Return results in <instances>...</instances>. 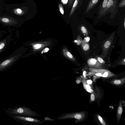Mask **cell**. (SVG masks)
Masks as SVG:
<instances>
[{"instance_id":"1","label":"cell","mask_w":125,"mask_h":125,"mask_svg":"<svg viewBox=\"0 0 125 125\" xmlns=\"http://www.w3.org/2000/svg\"><path fill=\"white\" fill-rule=\"evenodd\" d=\"M4 110L9 116L11 115L31 117L41 116L31 108L24 106H14L7 109H4Z\"/></svg>"},{"instance_id":"2","label":"cell","mask_w":125,"mask_h":125,"mask_svg":"<svg viewBox=\"0 0 125 125\" xmlns=\"http://www.w3.org/2000/svg\"><path fill=\"white\" fill-rule=\"evenodd\" d=\"M16 50L5 59L0 62V72L10 68L19 59L21 56Z\"/></svg>"},{"instance_id":"3","label":"cell","mask_w":125,"mask_h":125,"mask_svg":"<svg viewBox=\"0 0 125 125\" xmlns=\"http://www.w3.org/2000/svg\"><path fill=\"white\" fill-rule=\"evenodd\" d=\"M9 116L15 121L24 125H39L44 122V120L42 121L31 116L15 115Z\"/></svg>"},{"instance_id":"4","label":"cell","mask_w":125,"mask_h":125,"mask_svg":"<svg viewBox=\"0 0 125 125\" xmlns=\"http://www.w3.org/2000/svg\"><path fill=\"white\" fill-rule=\"evenodd\" d=\"M118 0H108L106 7L102 14L101 17L110 13V17L113 18L118 12Z\"/></svg>"},{"instance_id":"5","label":"cell","mask_w":125,"mask_h":125,"mask_svg":"<svg viewBox=\"0 0 125 125\" xmlns=\"http://www.w3.org/2000/svg\"><path fill=\"white\" fill-rule=\"evenodd\" d=\"M91 72L89 74L93 76L94 81L95 82L96 80L100 77L109 78L116 76L117 75L111 72L110 71L103 69H91Z\"/></svg>"},{"instance_id":"6","label":"cell","mask_w":125,"mask_h":125,"mask_svg":"<svg viewBox=\"0 0 125 125\" xmlns=\"http://www.w3.org/2000/svg\"><path fill=\"white\" fill-rule=\"evenodd\" d=\"M85 114L84 112L66 113L62 114L58 116L57 119L58 120H63L70 118L75 119L79 121L83 120L85 118Z\"/></svg>"},{"instance_id":"7","label":"cell","mask_w":125,"mask_h":125,"mask_svg":"<svg viewBox=\"0 0 125 125\" xmlns=\"http://www.w3.org/2000/svg\"><path fill=\"white\" fill-rule=\"evenodd\" d=\"M0 22L4 24L9 25H14L18 23L16 20L7 16H0Z\"/></svg>"},{"instance_id":"8","label":"cell","mask_w":125,"mask_h":125,"mask_svg":"<svg viewBox=\"0 0 125 125\" xmlns=\"http://www.w3.org/2000/svg\"><path fill=\"white\" fill-rule=\"evenodd\" d=\"M83 0H75L73 5L72 8L69 13V17L70 18L75 11L82 4Z\"/></svg>"},{"instance_id":"9","label":"cell","mask_w":125,"mask_h":125,"mask_svg":"<svg viewBox=\"0 0 125 125\" xmlns=\"http://www.w3.org/2000/svg\"><path fill=\"white\" fill-rule=\"evenodd\" d=\"M100 0H90L87 5L85 13L89 12L98 3Z\"/></svg>"},{"instance_id":"10","label":"cell","mask_w":125,"mask_h":125,"mask_svg":"<svg viewBox=\"0 0 125 125\" xmlns=\"http://www.w3.org/2000/svg\"><path fill=\"white\" fill-rule=\"evenodd\" d=\"M108 0H104L101 3L99 7L98 13V17L101 18V16L105 9Z\"/></svg>"},{"instance_id":"11","label":"cell","mask_w":125,"mask_h":125,"mask_svg":"<svg viewBox=\"0 0 125 125\" xmlns=\"http://www.w3.org/2000/svg\"><path fill=\"white\" fill-rule=\"evenodd\" d=\"M10 39V36H8L0 42V53L8 45Z\"/></svg>"},{"instance_id":"12","label":"cell","mask_w":125,"mask_h":125,"mask_svg":"<svg viewBox=\"0 0 125 125\" xmlns=\"http://www.w3.org/2000/svg\"><path fill=\"white\" fill-rule=\"evenodd\" d=\"M123 112L122 102L120 101L118 107L117 113V119L118 122H119L121 118Z\"/></svg>"},{"instance_id":"13","label":"cell","mask_w":125,"mask_h":125,"mask_svg":"<svg viewBox=\"0 0 125 125\" xmlns=\"http://www.w3.org/2000/svg\"><path fill=\"white\" fill-rule=\"evenodd\" d=\"M125 77L120 79L113 80L110 82L111 84L118 86L123 84L125 83Z\"/></svg>"},{"instance_id":"14","label":"cell","mask_w":125,"mask_h":125,"mask_svg":"<svg viewBox=\"0 0 125 125\" xmlns=\"http://www.w3.org/2000/svg\"><path fill=\"white\" fill-rule=\"evenodd\" d=\"M82 81L84 88L86 90L89 89H92V86L87 83L86 80L85 79H83Z\"/></svg>"},{"instance_id":"15","label":"cell","mask_w":125,"mask_h":125,"mask_svg":"<svg viewBox=\"0 0 125 125\" xmlns=\"http://www.w3.org/2000/svg\"><path fill=\"white\" fill-rule=\"evenodd\" d=\"M97 118L100 123L103 125H106V124L104 120L103 119L102 117L100 115H97Z\"/></svg>"},{"instance_id":"16","label":"cell","mask_w":125,"mask_h":125,"mask_svg":"<svg viewBox=\"0 0 125 125\" xmlns=\"http://www.w3.org/2000/svg\"><path fill=\"white\" fill-rule=\"evenodd\" d=\"M125 6V0H121L117 5L118 7L121 8L124 7Z\"/></svg>"},{"instance_id":"17","label":"cell","mask_w":125,"mask_h":125,"mask_svg":"<svg viewBox=\"0 0 125 125\" xmlns=\"http://www.w3.org/2000/svg\"><path fill=\"white\" fill-rule=\"evenodd\" d=\"M59 8L60 12L63 15H64V10L62 4L60 3L58 5Z\"/></svg>"},{"instance_id":"18","label":"cell","mask_w":125,"mask_h":125,"mask_svg":"<svg viewBox=\"0 0 125 125\" xmlns=\"http://www.w3.org/2000/svg\"><path fill=\"white\" fill-rule=\"evenodd\" d=\"M75 0H68V8H71Z\"/></svg>"},{"instance_id":"19","label":"cell","mask_w":125,"mask_h":125,"mask_svg":"<svg viewBox=\"0 0 125 125\" xmlns=\"http://www.w3.org/2000/svg\"><path fill=\"white\" fill-rule=\"evenodd\" d=\"M111 44L110 42L109 41H106L104 43V46L105 48H108Z\"/></svg>"},{"instance_id":"20","label":"cell","mask_w":125,"mask_h":125,"mask_svg":"<svg viewBox=\"0 0 125 125\" xmlns=\"http://www.w3.org/2000/svg\"><path fill=\"white\" fill-rule=\"evenodd\" d=\"M66 54L67 56H68V57L73 60L74 61H75V60L74 59V58L73 55L70 52L68 51H67L66 53Z\"/></svg>"},{"instance_id":"21","label":"cell","mask_w":125,"mask_h":125,"mask_svg":"<svg viewBox=\"0 0 125 125\" xmlns=\"http://www.w3.org/2000/svg\"><path fill=\"white\" fill-rule=\"evenodd\" d=\"M81 31L83 33H87V30L84 26H82L81 27Z\"/></svg>"},{"instance_id":"22","label":"cell","mask_w":125,"mask_h":125,"mask_svg":"<svg viewBox=\"0 0 125 125\" xmlns=\"http://www.w3.org/2000/svg\"><path fill=\"white\" fill-rule=\"evenodd\" d=\"M83 48L84 50L87 51L89 49V46L88 44H86L83 45Z\"/></svg>"},{"instance_id":"23","label":"cell","mask_w":125,"mask_h":125,"mask_svg":"<svg viewBox=\"0 0 125 125\" xmlns=\"http://www.w3.org/2000/svg\"><path fill=\"white\" fill-rule=\"evenodd\" d=\"M95 99V97L94 93H91L90 95V101L91 102L94 101Z\"/></svg>"},{"instance_id":"24","label":"cell","mask_w":125,"mask_h":125,"mask_svg":"<svg viewBox=\"0 0 125 125\" xmlns=\"http://www.w3.org/2000/svg\"><path fill=\"white\" fill-rule=\"evenodd\" d=\"M55 120V119H52L48 117L45 116L44 117V122L46 121H54Z\"/></svg>"},{"instance_id":"25","label":"cell","mask_w":125,"mask_h":125,"mask_svg":"<svg viewBox=\"0 0 125 125\" xmlns=\"http://www.w3.org/2000/svg\"><path fill=\"white\" fill-rule=\"evenodd\" d=\"M15 11L16 13H18V14H21L22 13V11L19 8L16 9L15 10Z\"/></svg>"},{"instance_id":"26","label":"cell","mask_w":125,"mask_h":125,"mask_svg":"<svg viewBox=\"0 0 125 125\" xmlns=\"http://www.w3.org/2000/svg\"><path fill=\"white\" fill-rule=\"evenodd\" d=\"M96 60L94 59H91L90 60V63L92 65H93L94 64L96 63Z\"/></svg>"},{"instance_id":"27","label":"cell","mask_w":125,"mask_h":125,"mask_svg":"<svg viewBox=\"0 0 125 125\" xmlns=\"http://www.w3.org/2000/svg\"><path fill=\"white\" fill-rule=\"evenodd\" d=\"M41 46L40 44H36L34 46V47L35 49H38L40 48Z\"/></svg>"},{"instance_id":"28","label":"cell","mask_w":125,"mask_h":125,"mask_svg":"<svg viewBox=\"0 0 125 125\" xmlns=\"http://www.w3.org/2000/svg\"><path fill=\"white\" fill-rule=\"evenodd\" d=\"M61 1L63 4H66L68 3V0H61Z\"/></svg>"},{"instance_id":"29","label":"cell","mask_w":125,"mask_h":125,"mask_svg":"<svg viewBox=\"0 0 125 125\" xmlns=\"http://www.w3.org/2000/svg\"><path fill=\"white\" fill-rule=\"evenodd\" d=\"M97 60L101 63H103L104 62V61L103 59L100 57H98L97 58Z\"/></svg>"},{"instance_id":"30","label":"cell","mask_w":125,"mask_h":125,"mask_svg":"<svg viewBox=\"0 0 125 125\" xmlns=\"http://www.w3.org/2000/svg\"><path fill=\"white\" fill-rule=\"evenodd\" d=\"M86 82L87 84L89 85L91 84L92 83V81L90 80H88L86 81Z\"/></svg>"},{"instance_id":"31","label":"cell","mask_w":125,"mask_h":125,"mask_svg":"<svg viewBox=\"0 0 125 125\" xmlns=\"http://www.w3.org/2000/svg\"><path fill=\"white\" fill-rule=\"evenodd\" d=\"M123 20H124V28H125V14H124Z\"/></svg>"},{"instance_id":"32","label":"cell","mask_w":125,"mask_h":125,"mask_svg":"<svg viewBox=\"0 0 125 125\" xmlns=\"http://www.w3.org/2000/svg\"><path fill=\"white\" fill-rule=\"evenodd\" d=\"M81 81L79 79H78V80H77L76 81V83H77V84H78V83H80V82H81Z\"/></svg>"},{"instance_id":"33","label":"cell","mask_w":125,"mask_h":125,"mask_svg":"<svg viewBox=\"0 0 125 125\" xmlns=\"http://www.w3.org/2000/svg\"><path fill=\"white\" fill-rule=\"evenodd\" d=\"M90 38H89L88 37H87L86 38L85 40L87 42H88L90 40Z\"/></svg>"},{"instance_id":"34","label":"cell","mask_w":125,"mask_h":125,"mask_svg":"<svg viewBox=\"0 0 125 125\" xmlns=\"http://www.w3.org/2000/svg\"><path fill=\"white\" fill-rule=\"evenodd\" d=\"M49 50V49L48 48H46L45 49V52H47Z\"/></svg>"},{"instance_id":"35","label":"cell","mask_w":125,"mask_h":125,"mask_svg":"<svg viewBox=\"0 0 125 125\" xmlns=\"http://www.w3.org/2000/svg\"><path fill=\"white\" fill-rule=\"evenodd\" d=\"M83 75L84 77H85V71H84L83 72Z\"/></svg>"},{"instance_id":"36","label":"cell","mask_w":125,"mask_h":125,"mask_svg":"<svg viewBox=\"0 0 125 125\" xmlns=\"http://www.w3.org/2000/svg\"><path fill=\"white\" fill-rule=\"evenodd\" d=\"M3 32H2V31H0V34H1Z\"/></svg>"}]
</instances>
